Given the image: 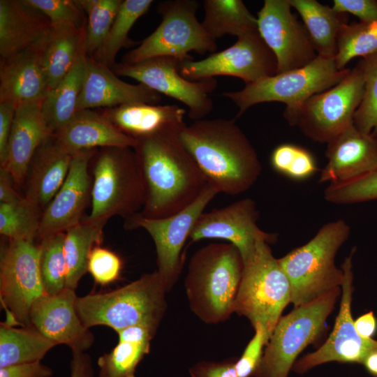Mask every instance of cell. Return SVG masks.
<instances>
[{"mask_svg":"<svg viewBox=\"0 0 377 377\" xmlns=\"http://www.w3.org/2000/svg\"><path fill=\"white\" fill-rule=\"evenodd\" d=\"M259 212L255 200L245 198L226 207L203 212L189 236L191 242L205 239H219L234 245L243 263L253 255L257 242H274L278 235L262 230L257 221Z\"/></svg>","mask_w":377,"mask_h":377,"instance_id":"17","label":"cell"},{"mask_svg":"<svg viewBox=\"0 0 377 377\" xmlns=\"http://www.w3.org/2000/svg\"><path fill=\"white\" fill-rule=\"evenodd\" d=\"M170 288L156 270L114 290L77 297L76 309L84 325H104L116 332L133 325L156 331L165 312Z\"/></svg>","mask_w":377,"mask_h":377,"instance_id":"4","label":"cell"},{"mask_svg":"<svg viewBox=\"0 0 377 377\" xmlns=\"http://www.w3.org/2000/svg\"><path fill=\"white\" fill-rule=\"evenodd\" d=\"M209 186L218 193L238 195L256 182L262 165L256 150L232 119H202L179 133Z\"/></svg>","mask_w":377,"mask_h":377,"instance_id":"2","label":"cell"},{"mask_svg":"<svg viewBox=\"0 0 377 377\" xmlns=\"http://www.w3.org/2000/svg\"><path fill=\"white\" fill-rule=\"evenodd\" d=\"M153 2L152 0H124L106 37L91 57L112 69L116 64L118 52L137 43L129 38L128 33Z\"/></svg>","mask_w":377,"mask_h":377,"instance_id":"35","label":"cell"},{"mask_svg":"<svg viewBox=\"0 0 377 377\" xmlns=\"http://www.w3.org/2000/svg\"><path fill=\"white\" fill-rule=\"evenodd\" d=\"M123 0H77L85 13L84 47L92 56L106 37Z\"/></svg>","mask_w":377,"mask_h":377,"instance_id":"40","label":"cell"},{"mask_svg":"<svg viewBox=\"0 0 377 377\" xmlns=\"http://www.w3.org/2000/svg\"><path fill=\"white\" fill-rule=\"evenodd\" d=\"M332 8L340 13H350L360 22L377 21V1L376 0H334Z\"/></svg>","mask_w":377,"mask_h":377,"instance_id":"46","label":"cell"},{"mask_svg":"<svg viewBox=\"0 0 377 377\" xmlns=\"http://www.w3.org/2000/svg\"><path fill=\"white\" fill-rule=\"evenodd\" d=\"M121 269V260L113 251L99 245L96 246L91 251L87 272L96 283L106 286L115 281L119 278Z\"/></svg>","mask_w":377,"mask_h":377,"instance_id":"44","label":"cell"},{"mask_svg":"<svg viewBox=\"0 0 377 377\" xmlns=\"http://www.w3.org/2000/svg\"><path fill=\"white\" fill-rule=\"evenodd\" d=\"M47 33L26 50L1 59L0 103L15 108L43 103L50 91L42 59Z\"/></svg>","mask_w":377,"mask_h":377,"instance_id":"21","label":"cell"},{"mask_svg":"<svg viewBox=\"0 0 377 377\" xmlns=\"http://www.w3.org/2000/svg\"><path fill=\"white\" fill-rule=\"evenodd\" d=\"M96 151L88 149L73 154L64 184L42 213L40 239L65 232L83 220L91 192L89 165Z\"/></svg>","mask_w":377,"mask_h":377,"instance_id":"20","label":"cell"},{"mask_svg":"<svg viewBox=\"0 0 377 377\" xmlns=\"http://www.w3.org/2000/svg\"><path fill=\"white\" fill-rule=\"evenodd\" d=\"M318 170L313 154L306 149L299 147L286 176L295 180H304L313 176Z\"/></svg>","mask_w":377,"mask_h":377,"instance_id":"47","label":"cell"},{"mask_svg":"<svg viewBox=\"0 0 377 377\" xmlns=\"http://www.w3.org/2000/svg\"><path fill=\"white\" fill-rule=\"evenodd\" d=\"M182 61L171 57H158L128 64H116L112 70L117 75L137 80L160 94H165L187 106L193 121L204 119L213 108L209 94L217 87L215 78L191 81L179 72Z\"/></svg>","mask_w":377,"mask_h":377,"instance_id":"14","label":"cell"},{"mask_svg":"<svg viewBox=\"0 0 377 377\" xmlns=\"http://www.w3.org/2000/svg\"><path fill=\"white\" fill-rule=\"evenodd\" d=\"M349 71L350 68L338 69L334 58L318 55L303 67L264 77L246 84L241 90L225 91L222 96L239 108L237 117L251 106L265 102L283 103L286 105L285 110H291L332 87Z\"/></svg>","mask_w":377,"mask_h":377,"instance_id":"9","label":"cell"},{"mask_svg":"<svg viewBox=\"0 0 377 377\" xmlns=\"http://www.w3.org/2000/svg\"><path fill=\"white\" fill-rule=\"evenodd\" d=\"M354 325L357 334L364 339H371L376 331L377 323L372 311L360 316Z\"/></svg>","mask_w":377,"mask_h":377,"instance_id":"53","label":"cell"},{"mask_svg":"<svg viewBox=\"0 0 377 377\" xmlns=\"http://www.w3.org/2000/svg\"><path fill=\"white\" fill-rule=\"evenodd\" d=\"M362 364L370 374L377 377V349L371 351Z\"/></svg>","mask_w":377,"mask_h":377,"instance_id":"54","label":"cell"},{"mask_svg":"<svg viewBox=\"0 0 377 377\" xmlns=\"http://www.w3.org/2000/svg\"><path fill=\"white\" fill-rule=\"evenodd\" d=\"M40 246L34 241L8 239L1 250L0 298L6 323L29 326L33 304L45 295L39 269Z\"/></svg>","mask_w":377,"mask_h":377,"instance_id":"12","label":"cell"},{"mask_svg":"<svg viewBox=\"0 0 377 377\" xmlns=\"http://www.w3.org/2000/svg\"><path fill=\"white\" fill-rule=\"evenodd\" d=\"M40 12L55 28L82 29L87 17L77 0H24Z\"/></svg>","mask_w":377,"mask_h":377,"instance_id":"43","label":"cell"},{"mask_svg":"<svg viewBox=\"0 0 377 377\" xmlns=\"http://www.w3.org/2000/svg\"><path fill=\"white\" fill-rule=\"evenodd\" d=\"M233 360L222 362H200L190 371L192 377H237Z\"/></svg>","mask_w":377,"mask_h":377,"instance_id":"48","label":"cell"},{"mask_svg":"<svg viewBox=\"0 0 377 377\" xmlns=\"http://www.w3.org/2000/svg\"><path fill=\"white\" fill-rule=\"evenodd\" d=\"M200 3L195 0L161 2L157 10L162 20L154 32L126 53L122 63L133 64L158 57H171L184 62L193 59L189 54H212L217 50L212 38L196 17Z\"/></svg>","mask_w":377,"mask_h":377,"instance_id":"8","label":"cell"},{"mask_svg":"<svg viewBox=\"0 0 377 377\" xmlns=\"http://www.w3.org/2000/svg\"><path fill=\"white\" fill-rule=\"evenodd\" d=\"M16 108L0 103V164L4 161Z\"/></svg>","mask_w":377,"mask_h":377,"instance_id":"50","label":"cell"},{"mask_svg":"<svg viewBox=\"0 0 377 377\" xmlns=\"http://www.w3.org/2000/svg\"><path fill=\"white\" fill-rule=\"evenodd\" d=\"M91 357L86 353H72L70 377H94Z\"/></svg>","mask_w":377,"mask_h":377,"instance_id":"51","label":"cell"},{"mask_svg":"<svg viewBox=\"0 0 377 377\" xmlns=\"http://www.w3.org/2000/svg\"><path fill=\"white\" fill-rule=\"evenodd\" d=\"M339 294L335 288L281 317L254 376L288 377L296 357L323 330Z\"/></svg>","mask_w":377,"mask_h":377,"instance_id":"11","label":"cell"},{"mask_svg":"<svg viewBox=\"0 0 377 377\" xmlns=\"http://www.w3.org/2000/svg\"><path fill=\"white\" fill-rule=\"evenodd\" d=\"M218 192L207 184L189 206L165 218L151 219L138 213L126 219L127 229L143 228L152 238L157 255V271L169 288L177 279L182 266V250L200 214Z\"/></svg>","mask_w":377,"mask_h":377,"instance_id":"15","label":"cell"},{"mask_svg":"<svg viewBox=\"0 0 377 377\" xmlns=\"http://www.w3.org/2000/svg\"><path fill=\"white\" fill-rule=\"evenodd\" d=\"M150 342L118 339L112 350L98 357V377H135L138 365L149 353Z\"/></svg>","mask_w":377,"mask_h":377,"instance_id":"38","label":"cell"},{"mask_svg":"<svg viewBox=\"0 0 377 377\" xmlns=\"http://www.w3.org/2000/svg\"><path fill=\"white\" fill-rule=\"evenodd\" d=\"M204 18L201 24L216 40L225 35L237 38L258 30L257 17L242 0H205Z\"/></svg>","mask_w":377,"mask_h":377,"instance_id":"33","label":"cell"},{"mask_svg":"<svg viewBox=\"0 0 377 377\" xmlns=\"http://www.w3.org/2000/svg\"><path fill=\"white\" fill-rule=\"evenodd\" d=\"M255 334L246 346L240 358L235 362L237 377H251L258 370L263 357V348L269 337L260 324L254 327Z\"/></svg>","mask_w":377,"mask_h":377,"instance_id":"45","label":"cell"},{"mask_svg":"<svg viewBox=\"0 0 377 377\" xmlns=\"http://www.w3.org/2000/svg\"><path fill=\"white\" fill-rule=\"evenodd\" d=\"M377 51V21L353 22L345 24L337 38L334 61L338 69H346L355 57H367Z\"/></svg>","mask_w":377,"mask_h":377,"instance_id":"37","label":"cell"},{"mask_svg":"<svg viewBox=\"0 0 377 377\" xmlns=\"http://www.w3.org/2000/svg\"><path fill=\"white\" fill-rule=\"evenodd\" d=\"M14 183L11 175L5 169L0 168V202H14L23 198L14 189Z\"/></svg>","mask_w":377,"mask_h":377,"instance_id":"52","label":"cell"},{"mask_svg":"<svg viewBox=\"0 0 377 377\" xmlns=\"http://www.w3.org/2000/svg\"><path fill=\"white\" fill-rule=\"evenodd\" d=\"M57 346L31 325L15 327L0 325V368L41 362L45 355Z\"/></svg>","mask_w":377,"mask_h":377,"instance_id":"32","label":"cell"},{"mask_svg":"<svg viewBox=\"0 0 377 377\" xmlns=\"http://www.w3.org/2000/svg\"><path fill=\"white\" fill-rule=\"evenodd\" d=\"M325 156L319 183L356 179L377 167V136L362 133L353 124L327 143Z\"/></svg>","mask_w":377,"mask_h":377,"instance_id":"22","label":"cell"},{"mask_svg":"<svg viewBox=\"0 0 377 377\" xmlns=\"http://www.w3.org/2000/svg\"><path fill=\"white\" fill-rule=\"evenodd\" d=\"M73 155L49 135L31 161L24 182V198L43 212L64 184Z\"/></svg>","mask_w":377,"mask_h":377,"instance_id":"25","label":"cell"},{"mask_svg":"<svg viewBox=\"0 0 377 377\" xmlns=\"http://www.w3.org/2000/svg\"><path fill=\"white\" fill-rule=\"evenodd\" d=\"M350 233L344 220L328 222L306 244L278 259L290 282L291 303L295 307L341 286L343 272L334 259Z\"/></svg>","mask_w":377,"mask_h":377,"instance_id":"5","label":"cell"},{"mask_svg":"<svg viewBox=\"0 0 377 377\" xmlns=\"http://www.w3.org/2000/svg\"><path fill=\"white\" fill-rule=\"evenodd\" d=\"M300 14L315 50L319 56L334 58L337 38L348 24V14L334 10L316 0H288Z\"/></svg>","mask_w":377,"mask_h":377,"instance_id":"30","label":"cell"},{"mask_svg":"<svg viewBox=\"0 0 377 377\" xmlns=\"http://www.w3.org/2000/svg\"><path fill=\"white\" fill-rule=\"evenodd\" d=\"M355 250H352L341 265L343 272V281L341 286L342 294L334 329L321 347L294 364L293 368L299 374L334 361L362 364L367 355L377 349V341L364 339L357 334L351 315L353 291L352 258Z\"/></svg>","mask_w":377,"mask_h":377,"instance_id":"18","label":"cell"},{"mask_svg":"<svg viewBox=\"0 0 377 377\" xmlns=\"http://www.w3.org/2000/svg\"><path fill=\"white\" fill-rule=\"evenodd\" d=\"M95 160L91 209L84 219L104 226L114 216L127 219L140 212L145 187L133 148H101Z\"/></svg>","mask_w":377,"mask_h":377,"instance_id":"6","label":"cell"},{"mask_svg":"<svg viewBox=\"0 0 377 377\" xmlns=\"http://www.w3.org/2000/svg\"><path fill=\"white\" fill-rule=\"evenodd\" d=\"M170 131L137 140L133 147L145 187L138 214L161 219L192 204L207 186L205 178L179 138Z\"/></svg>","mask_w":377,"mask_h":377,"instance_id":"1","label":"cell"},{"mask_svg":"<svg viewBox=\"0 0 377 377\" xmlns=\"http://www.w3.org/2000/svg\"><path fill=\"white\" fill-rule=\"evenodd\" d=\"M85 27L78 29L50 27L42 54L43 64L50 91L69 72L84 43Z\"/></svg>","mask_w":377,"mask_h":377,"instance_id":"31","label":"cell"},{"mask_svg":"<svg viewBox=\"0 0 377 377\" xmlns=\"http://www.w3.org/2000/svg\"><path fill=\"white\" fill-rule=\"evenodd\" d=\"M288 0H265L257 15L258 33L274 54L277 73L303 67L318 56Z\"/></svg>","mask_w":377,"mask_h":377,"instance_id":"16","label":"cell"},{"mask_svg":"<svg viewBox=\"0 0 377 377\" xmlns=\"http://www.w3.org/2000/svg\"><path fill=\"white\" fill-rule=\"evenodd\" d=\"M244 267L230 243H212L191 257L185 287L192 311L206 323H218L234 312Z\"/></svg>","mask_w":377,"mask_h":377,"instance_id":"3","label":"cell"},{"mask_svg":"<svg viewBox=\"0 0 377 377\" xmlns=\"http://www.w3.org/2000/svg\"><path fill=\"white\" fill-rule=\"evenodd\" d=\"M50 135L42 114L41 104L16 108L6 156L0 164V168L11 175L15 184H24L34 154Z\"/></svg>","mask_w":377,"mask_h":377,"instance_id":"26","label":"cell"},{"mask_svg":"<svg viewBox=\"0 0 377 377\" xmlns=\"http://www.w3.org/2000/svg\"><path fill=\"white\" fill-rule=\"evenodd\" d=\"M52 135L59 145L71 154L98 148H133L137 142L101 112L90 109L77 111L73 118Z\"/></svg>","mask_w":377,"mask_h":377,"instance_id":"27","label":"cell"},{"mask_svg":"<svg viewBox=\"0 0 377 377\" xmlns=\"http://www.w3.org/2000/svg\"><path fill=\"white\" fill-rule=\"evenodd\" d=\"M161 94L138 83L119 79L105 65L87 57V72L77 105V111L110 108L133 103L159 104Z\"/></svg>","mask_w":377,"mask_h":377,"instance_id":"23","label":"cell"},{"mask_svg":"<svg viewBox=\"0 0 377 377\" xmlns=\"http://www.w3.org/2000/svg\"><path fill=\"white\" fill-rule=\"evenodd\" d=\"M100 112L121 132L139 140L186 126V110L177 105L133 103L102 109Z\"/></svg>","mask_w":377,"mask_h":377,"instance_id":"24","label":"cell"},{"mask_svg":"<svg viewBox=\"0 0 377 377\" xmlns=\"http://www.w3.org/2000/svg\"><path fill=\"white\" fill-rule=\"evenodd\" d=\"M179 72L191 81L224 75L239 77L248 84L276 75L277 63L256 30L239 36L232 45L203 59L182 62Z\"/></svg>","mask_w":377,"mask_h":377,"instance_id":"13","label":"cell"},{"mask_svg":"<svg viewBox=\"0 0 377 377\" xmlns=\"http://www.w3.org/2000/svg\"><path fill=\"white\" fill-rule=\"evenodd\" d=\"M356 66L362 73L364 89L353 124L361 132L377 136V51L361 58Z\"/></svg>","mask_w":377,"mask_h":377,"instance_id":"41","label":"cell"},{"mask_svg":"<svg viewBox=\"0 0 377 377\" xmlns=\"http://www.w3.org/2000/svg\"><path fill=\"white\" fill-rule=\"evenodd\" d=\"M64 234L61 232L40 239L39 269L45 295H54L66 288Z\"/></svg>","mask_w":377,"mask_h":377,"instance_id":"39","label":"cell"},{"mask_svg":"<svg viewBox=\"0 0 377 377\" xmlns=\"http://www.w3.org/2000/svg\"><path fill=\"white\" fill-rule=\"evenodd\" d=\"M290 302V282L269 243L259 240L252 257L244 263L233 311L247 318L253 327L263 325L270 338Z\"/></svg>","mask_w":377,"mask_h":377,"instance_id":"7","label":"cell"},{"mask_svg":"<svg viewBox=\"0 0 377 377\" xmlns=\"http://www.w3.org/2000/svg\"><path fill=\"white\" fill-rule=\"evenodd\" d=\"M323 195L326 201L337 205L377 200V167L356 179L330 184Z\"/></svg>","mask_w":377,"mask_h":377,"instance_id":"42","label":"cell"},{"mask_svg":"<svg viewBox=\"0 0 377 377\" xmlns=\"http://www.w3.org/2000/svg\"><path fill=\"white\" fill-rule=\"evenodd\" d=\"M87 54L82 45L69 72L49 91L41 103V111L51 135L64 126L77 112L87 66Z\"/></svg>","mask_w":377,"mask_h":377,"instance_id":"29","label":"cell"},{"mask_svg":"<svg viewBox=\"0 0 377 377\" xmlns=\"http://www.w3.org/2000/svg\"><path fill=\"white\" fill-rule=\"evenodd\" d=\"M50 27L47 18L24 0H1V59L26 50L41 38Z\"/></svg>","mask_w":377,"mask_h":377,"instance_id":"28","label":"cell"},{"mask_svg":"<svg viewBox=\"0 0 377 377\" xmlns=\"http://www.w3.org/2000/svg\"><path fill=\"white\" fill-rule=\"evenodd\" d=\"M52 369L41 362L0 368V377H51Z\"/></svg>","mask_w":377,"mask_h":377,"instance_id":"49","label":"cell"},{"mask_svg":"<svg viewBox=\"0 0 377 377\" xmlns=\"http://www.w3.org/2000/svg\"><path fill=\"white\" fill-rule=\"evenodd\" d=\"M77 298L75 290L66 288L41 296L31 306L30 323L57 345L64 344L72 353H85L93 346L94 337L77 313Z\"/></svg>","mask_w":377,"mask_h":377,"instance_id":"19","label":"cell"},{"mask_svg":"<svg viewBox=\"0 0 377 377\" xmlns=\"http://www.w3.org/2000/svg\"><path fill=\"white\" fill-rule=\"evenodd\" d=\"M364 89L362 73L355 66L332 87L311 96L295 108L285 110L283 117L307 138L327 144L353 125Z\"/></svg>","mask_w":377,"mask_h":377,"instance_id":"10","label":"cell"},{"mask_svg":"<svg viewBox=\"0 0 377 377\" xmlns=\"http://www.w3.org/2000/svg\"><path fill=\"white\" fill-rule=\"evenodd\" d=\"M103 227L83 219L65 232L64 253L67 270L66 288L75 290L87 272L91 252L103 241Z\"/></svg>","mask_w":377,"mask_h":377,"instance_id":"34","label":"cell"},{"mask_svg":"<svg viewBox=\"0 0 377 377\" xmlns=\"http://www.w3.org/2000/svg\"><path fill=\"white\" fill-rule=\"evenodd\" d=\"M43 211L23 198L0 202V233L8 239L34 241L38 236Z\"/></svg>","mask_w":377,"mask_h":377,"instance_id":"36","label":"cell"}]
</instances>
